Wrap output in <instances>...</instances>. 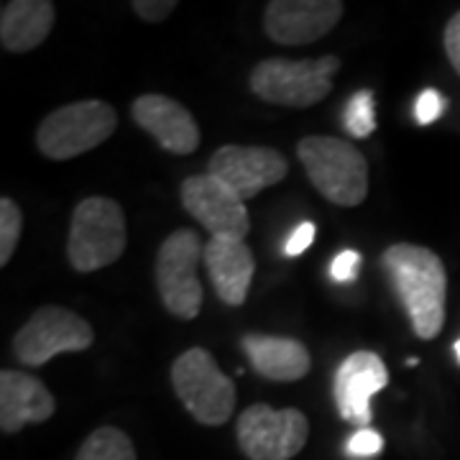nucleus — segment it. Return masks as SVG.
<instances>
[{"label":"nucleus","mask_w":460,"mask_h":460,"mask_svg":"<svg viewBox=\"0 0 460 460\" xmlns=\"http://www.w3.org/2000/svg\"><path fill=\"white\" fill-rule=\"evenodd\" d=\"M384 274L410 317L417 338L432 341L445 325L447 274L443 259L425 246L394 243L381 256Z\"/></svg>","instance_id":"f257e3e1"},{"label":"nucleus","mask_w":460,"mask_h":460,"mask_svg":"<svg viewBox=\"0 0 460 460\" xmlns=\"http://www.w3.org/2000/svg\"><path fill=\"white\" fill-rule=\"evenodd\" d=\"M296 156L314 190L338 208H358L368 195V162L350 141L332 136H305Z\"/></svg>","instance_id":"f03ea898"},{"label":"nucleus","mask_w":460,"mask_h":460,"mask_svg":"<svg viewBox=\"0 0 460 460\" xmlns=\"http://www.w3.org/2000/svg\"><path fill=\"white\" fill-rule=\"evenodd\" d=\"M126 243V213L115 199L93 195L75 208L66 238V259L75 271L90 274L111 266L123 256Z\"/></svg>","instance_id":"7ed1b4c3"},{"label":"nucleus","mask_w":460,"mask_h":460,"mask_svg":"<svg viewBox=\"0 0 460 460\" xmlns=\"http://www.w3.org/2000/svg\"><path fill=\"white\" fill-rule=\"evenodd\" d=\"M341 69L335 54L317 59H263L251 72V93L281 108H313L332 93V77Z\"/></svg>","instance_id":"20e7f679"},{"label":"nucleus","mask_w":460,"mask_h":460,"mask_svg":"<svg viewBox=\"0 0 460 460\" xmlns=\"http://www.w3.org/2000/svg\"><path fill=\"white\" fill-rule=\"evenodd\" d=\"M118 113L102 100H80L51 111L36 131V146L51 162H66L98 148L113 136Z\"/></svg>","instance_id":"39448f33"},{"label":"nucleus","mask_w":460,"mask_h":460,"mask_svg":"<svg viewBox=\"0 0 460 460\" xmlns=\"http://www.w3.org/2000/svg\"><path fill=\"white\" fill-rule=\"evenodd\" d=\"M172 386L199 425L220 428L235 411V384L205 348H190L172 363Z\"/></svg>","instance_id":"423d86ee"},{"label":"nucleus","mask_w":460,"mask_h":460,"mask_svg":"<svg viewBox=\"0 0 460 460\" xmlns=\"http://www.w3.org/2000/svg\"><path fill=\"white\" fill-rule=\"evenodd\" d=\"M205 256V243L192 228L174 230L159 246L154 277L166 313L180 320H195L202 310V284L198 266Z\"/></svg>","instance_id":"0eeeda50"},{"label":"nucleus","mask_w":460,"mask_h":460,"mask_svg":"<svg viewBox=\"0 0 460 460\" xmlns=\"http://www.w3.org/2000/svg\"><path fill=\"white\" fill-rule=\"evenodd\" d=\"M310 438V420L295 407L251 404L235 422V440L248 460H292Z\"/></svg>","instance_id":"6e6552de"},{"label":"nucleus","mask_w":460,"mask_h":460,"mask_svg":"<svg viewBox=\"0 0 460 460\" xmlns=\"http://www.w3.org/2000/svg\"><path fill=\"white\" fill-rule=\"evenodd\" d=\"M95 343L90 323L59 305H47L26 320L13 338V353L23 366H44L59 353H80Z\"/></svg>","instance_id":"1a4fd4ad"},{"label":"nucleus","mask_w":460,"mask_h":460,"mask_svg":"<svg viewBox=\"0 0 460 460\" xmlns=\"http://www.w3.org/2000/svg\"><path fill=\"white\" fill-rule=\"evenodd\" d=\"M180 198L184 210L213 238H243L251 230L246 202L213 174H192L181 181Z\"/></svg>","instance_id":"9d476101"},{"label":"nucleus","mask_w":460,"mask_h":460,"mask_svg":"<svg viewBox=\"0 0 460 460\" xmlns=\"http://www.w3.org/2000/svg\"><path fill=\"white\" fill-rule=\"evenodd\" d=\"M208 174L226 181L243 199H253L263 190L284 181L289 174V162L277 148L269 146H223L215 151L208 164Z\"/></svg>","instance_id":"9b49d317"},{"label":"nucleus","mask_w":460,"mask_h":460,"mask_svg":"<svg viewBox=\"0 0 460 460\" xmlns=\"http://www.w3.org/2000/svg\"><path fill=\"white\" fill-rule=\"evenodd\" d=\"M343 11L341 0H271L263 8V31L281 47H305L325 39Z\"/></svg>","instance_id":"f8f14e48"},{"label":"nucleus","mask_w":460,"mask_h":460,"mask_svg":"<svg viewBox=\"0 0 460 460\" xmlns=\"http://www.w3.org/2000/svg\"><path fill=\"white\" fill-rule=\"evenodd\" d=\"M389 384V371L374 350H356L338 366L332 378V394L335 407L348 425L358 429H368L374 411L371 396L381 392Z\"/></svg>","instance_id":"ddd939ff"},{"label":"nucleus","mask_w":460,"mask_h":460,"mask_svg":"<svg viewBox=\"0 0 460 460\" xmlns=\"http://www.w3.org/2000/svg\"><path fill=\"white\" fill-rule=\"evenodd\" d=\"M131 115L133 120L169 154L187 156L199 148L198 120L174 98L146 93L133 100Z\"/></svg>","instance_id":"4468645a"},{"label":"nucleus","mask_w":460,"mask_h":460,"mask_svg":"<svg viewBox=\"0 0 460 460\" xmlns=\"http://www.w3.org/2000/svg\"><path fill=\"white\" fill-rule=\"evenodd\" d=\"M202 263L213 281L215 295L230 307L246 305L248 289L256 274V259L243 238H210Z\"/></svg>","instance_id":"2eb2a0df"},{"label":"nucleus","mask_w":460,"mask_h":460,"mask_svg":"<svg viewBox=\"0 0 460 460\" xmlns=\"http://www.w3.org/2000/svg\"><path fill=\"white\" fill-rule=\"evenodd\" d=\"M57 411V399L39 378L5 368L0 374V429L16 435L26 425H41Z\"/></svg>","instance_id":"dca6fc26"},{"label":"nucleus","mask_w":460,"mask_h":460,"mask_svg":"<svg viewBox=\"0 0 460 460\" xmlns=\"http://www.w3.org/2000/svg\"><path fill=\"white\" fill-rule=\"evenodd\" d=\"M241 348L256 374L269 381H299L313 368L307 345L299 343L296 338L251 332L241 341Z\"/></svg>","instance_id":"f3484780"},{"label":"nucleus","mask_w":460,"mask_h":460,"mask_svg":"<svg viewBox=\"0 0 460 460\" xmlns=\"http://www.w3.org/2000/svg\"><path fill=\"white\" fill-rule=\"evenodd\" d=\"M57 8L49 0H11L0 11V44L11 54H23L47 41Z\"/></svg>","instance_id":"a211bd4d"},{"label":"nucleus","mask_w":460,"mask_h":460,"mask_svg":"<svg viewBox=\"0 0 460 460\" xmlns=\"http://www.w3.org/2000/svg\"><path fill=\"white\" fill-rule=\"evenodd\" d=\"M75 460H136V450L123 429L105 425L87 435Z\"/></svg>","instance_id":"6ab92c4d"},{"label":"nucleus","mask_w":460,"mask_h":460,"mask_svg":"<svg viewBox=\"0 0 460 460\" xmlns=\"http://www.w3.org/2000/svg\"><path fill=\"white\" fill-rule=\"evenodd\" d=\"M343 126L350 138H368L376 131V105L371 90H358L348 100L343 113Z\"/></svg>","instance_id":"aec40b11"},{"label":"nucleus","mask_w":460,"mask_h":460,"mask_svg":"<svg viewBox=\"0 0 460 460\" xmlns=\"http://www.w3.org/2000/svg\"><path fill=\"white\" fill-rule=\"evenodd\" d=\"M23 233V213L11 198L0 199V266H8Z\"/></svg>","instance_id":"412c9836"},{"label":"nucleus","mask_w":460,"mask_h":460,"mask_svg":"<svg viewBox=\"0 0 460 460\" xmlns=\"http://www.w3.org/2000/svg\"><path fill=\"white\" fill-rule=\"evenodd\" d=\"M384 450V438L374 429H356L348 443H345V456L348 458H374Z\"/></svg>","instance_id":"4be33fe9"},{"label":"nucleus","mask_w":460,"mask_h":460,"mask_svg":"<svg viewBox=\"0 0 460 460\" xmlns=\"http://www.w3.org/2000/svg\"><path fill=\"white\" fill-rule=\"evenodd\" d=\"M445 105H447V100H445L438 90H425V93L417 98V105H414V118H417V123H420V126L435 123V120L443 115Z\"/></svg>","instance_id":"5701e85b"},{"label":"nucleus","mask_w":460,"mask_h":460,"mask_svg":"<svg viewBox=\"0 0 460 460\" xmlns=\"http://www.w3.org/2000/svg\"><path fill=\"white\" fill-rule=\"evenodd\" d=\"M361 261L363 259L358 251H341L330 263V279L341 281V284L353 281L361 271Z\"/></svg>","instance_id":"b1692460"},{"label":"nucleus","mask_w":460,"mask_h":460,"mask_svg":"<svg viewBox=\"0 0 460 460\" xmlns=\"http://www.w3.org/2000/svg\"><path fill=\"white\" fill-rule=\"evenodd\" d=\"M314 235H317L314 223H310V220L299 223V226L292 230V235L287 238V243H284V256H287V259H296V256H302V253L314 243Z\"/></svg>","instance_id":"393cba45"},{"label":"nucleus","mask_w":460,"mask_h":460,"mask_svg":"<svg viewBox=\"0 0 460 460\" xmlns=\"http://www.w3.org/2000/svg\"><path fill=\"white\" fill-rule=\"evenodd\" d=\"M133 11L146 23H162L164 18L172 16V11H177V3L174 0H136Z\"/></svg>","instance_id":"a878e982"},{"label":"nucleus","mask_w":460,"mask_h":460,"mask_svg":"<svg viewBox=\"0 0 460 460\" xmlns=\"http://www.w3.org/2000/svg\"><path fill=\"white\" fill-rule=\"evenodd\" d=\"M443 44H445V54H447V59H450V65H453V69L460 75V11L447 21Z\"/></svg>","instance_id":"bb28decb"},{"label":"nucleus","mask_w":460,"mask_h":460,"mask_svg":"<svg viewBox=\"0 0 460 460\" xmlns=\"http://www.w3.org/2000/svg\"><path fill=\"white\" fill-rule=\"evenodd\" d=\"M453 350H456V356H458V363H460V338L456 341V345H453Z\"/></svg>","instance_id":"cd10ccee"}]
</instances>
